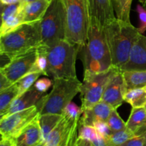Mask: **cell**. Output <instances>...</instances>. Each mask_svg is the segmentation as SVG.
I'll list each match as a JSON object with an SVG mask.
<instances>
[{
    "label": "cell",
    "instance_id": "484cf974",
    "mask_svg": "<svg viewBox=\"0 0 146 146\" xmlns=\"http://www.w3.org/2000/svg\"><path fill=\"white\" fill-rule=\"evenodd\" d=\"M22 24H24V21H23L22 9H21V10L19 13L9 17L4 21H1L0 36L4 35V34H7L10 31L16 29L17 27H19Z\"/></svg>",
    "mask_w": 146,
    "mask_h": 146
},
{
    "label": "cell",
    "instance_id": "ba28073f",
    "mask_svg": "<svg viewBox=\"0 0 146 146\" xmlns=\"http://www.w3.org/2000/svg\"><path fill=\"white\" fill-rule=\"evenodd\" d=\"M118 69L113 66L104 72H84V81L80 89L82 109L91 108L101 101L106 86Z\"/></svg>",
    "mask_w": 146,
    "mask_h": 146
},
{
    "label": "cell",
    "instance_id": "e0dca14e",
    "mask_svg": "<svg viewBox=\"0 0 146 146\" xmlns=\"http://www.w3.org/2000/svg\"><path fill=\"white\" fill-rule=\"evenodd\" d=\"M51 3V0H34L29 2L23 1L22 14L24 23L41 21Z\"/></svg>",
    "mask_w": 146,
    "mask_h": 146
},
{
    "label": "cell",
    "instance_id": "277c9868",
    "mask_svg": "<svg viewBox=\"0 0 146 146\" xmlns=\"http://www.w3.org/2000/svg\"><path fill=\"white\" fill-rule=\"evenodd\" d=\"M79 46L63 39L51 47L46 46V76L55 78H77L76 61Z\"/></svg>",
    "mask_w": 146,
    "mask_h": 146
},
{
    "label": "cell",
    "instance_id": "8992f818",
    "mask_svg": "<svg viewBox=\"0 0 146 146\" xmlns=\"http://www.w3.org/2000/svg\"><path fill=\"white\" fill-rule=\"evenodd\" d=\"M66 11V39L82 46L88 39L90 15L88 0H61Z\"/></svg>",
    "mask_w": 146,
    "mask_h": 146
},
{
    "label": "cell",
    "instance_id": "2e32d148",
    "mask_svg": "<svg viewBox=\"0 0 146 146\" xmlns=\"http://www.w3.org/2000/svg\"><path fill=\"white\" fill-rule=\"evenodd\" d=\"M38 117L29 124L17 137L13 138L14 146H36L41 142H44Z\"/></svg>",
    "mask_w": 146,
    "mask_h": 146
},
{
    "label": "cell",
    "instance_id": "83f0119b",
    "mask_svg": "<svg viewBox=\"0 0 146 146\" xmlns=\"http://www.w3.org/2000/svg\"><path fill=\"white\" fill-rule=\"evenodd\" d=\"M42 74L38 72H31L29 73L24 77L19 80L16 84H17L19 89L20 94L28 91L30 88L33 86V84H35L36 81L38 80V77Z\"/></svg>",
    "mask_w": 146,
    "mask_h": 146
},
{
    "label": "cell",
    "instance_id": "d6a6232c",
    "mask_svg": "<svg viewBox=\"0 0 146 146\" xmlns=\"http://www.w3.org/2000/svg\"><path fill=\"white\" fill-rule=\"evenodd\" d=\"M94 127L96 128L97 133L105 138L109 136L113 133L106 121H97L94 123Z\"/></svg>",
    "mask_w": 146,
    "mask_h": 146
},
{
    "label": "cell",
    "instance_id": "5b68a950",
    "mask_svg": "<svg viewBox=\"0 0 146 146\" xmlns=\"http://www.w3.org/2000/svg\"><path fill=\"white\" fill-rule=\"evenodd\" d=\"M82 82L77 78H55L51 92L44 96L36 104L40 115L61 114L65 107L80 93Z\"/></svg>",
    "mask_w": 146,
    "mask_h": 146
},
{
    "label": "cell",
    "instance_id": "4fadbf2b",
    "mask_svg": "<svg viewBox=\"0 0 146 146\" xmlns=\"http://www.w3.org/2000/svg\"><path fill=\"white\" fill-rule=\"evenodd\" d=\"M90 18H93L104 28L115 20L111 0H88Z\"/></svg>",
    "mask_w": 146,
    "mask_h": 146
},
{
    "label": "cell",
    "instance_id": "603a6c76",
    "mask_svg": "<svg viewBox=\"0 0 146 146\" xmlns=\"http://www.w3.org/2000/svg\"><path fill=\"white\" fill-rule=\"evenodd\" d=\"M146 119V107L133 108L126 122L127 128L134 134L142 126Z\"/></svg>",
    "mask_w": 146,
    "mask_h": 146
},
{
    "label": "cell",
    "instance_id": "9a60e30c",
    "mask_svg": "<svg viewBox=\"0 0 146 146\" xmlns=\"http://www.w3.org/2000/svg\"><path fill=\"white\" fill-rule=\"evenodd\" d=\"M113 109L109 104L103 101H100L91 108L82 109V114L79 122L87 125L94 126L97 121H106L111 115Z\"/></svg>",
    "mask_w": 146,
    "mask_h": 146
},
{
    "label": "cell",
    "instance_id": "3957f363",
    "mask_svg": "<svg viewBox=\"0 0 146 146\" xmlns=\"http://www.w3.org/2000/svg\"><path fill=\"white\" fill-rule=\"evenodd\" d=\"M40 21L24 23L16 29L0 36V54L10 60L24 54L41 44Z\"/></svg>",
    "mask_w": 146,
    "mask_h": 146
},
{
    "label": "cell",
    "instance_id": "b9f144b4",
    "mask_svg": "<svg viewBox=\"0 0 146 146\" xmlns=\"http://www.w3.org/2000/svg\"><path fill=\"white\" fill-rule=\"evenodd\" d=\"M140 2L143 4V6L144 7V8L146 9V0H139Z\"/></svg>",
    "mask_w": 146,
    "mask_h": 146
},
{
    "label": "cell",
    "instance_id": "836d02e7",
    "mask_svg": "<svg viewBox=\"0 0 146 146\" xmlns=\"http://www.w3.org/2000/svg\"><path fill=\"white\" fill-rule=\"evenodd\" d=\"M137 12L139 16L140 25L138 27V31L141 34H143L146 31V9L144 8L143 6L138 4L136 7Z\"/></svg>",
    "mask_w": 146,
    "mask_h": 146
},
{
    "label": "cell",
    "instance_id": "4316f807",
    "mask_svg": "<svg viewBox=\"0 0 146 146\" xmlns=\"http://www.w3.org/2000/svg\"><path fill=\"white\" fill-rule=\"evenodd\" d=\"M37 49H38V56L30 73L38 72L41 73L42 75L46 76L47 64H48L46 57V46L41 44L37 48Z\"/></svg>",
    "mask_w": 146,
    "mask_h": 146
},
{
    "label": "cell",
    "instance_id": "ee69618b",
    "mask_svg": "<svg viewBox=\"0 0 146 146\" xmlns=\"http://www.w3.org/2000/svg\"><path fill=\"white\" fill-rule=\"evenodd\" d=\"M45 145H46L45 142H41V143H39L38 145H37L36 146H45Z\"/></svg>",
    "mask_w": 146,
    "mask_h": 146
},
{
    "label": "cell",
    "instance_id": "f35d334b",
    "mask_svg": "<svg viewBox=\"0 0 146 146\" xmlns=\"http://www.w3.org/2000/svg\"><path fill=\"white\" fill-rule=\"evenodd\" d=\"M146 133V119L143 125L135 133V136H143Z\"/></svg>",
    "mask_w": 146,
    "mask_h": 146
},
{
    "label": "cell",
    "instance_id": "7a4b0ae2",
    "mask_svg": "<svg viewBox=\"0 0 146 146\" xmlns=\"http://www.w3.org/2000/svg\"><path fill=\"white\" fill-rule=\"evenodd\" d=\"M113 66L121 70L129 58L134 43L141 33L131 22L115 19L104 27Z\"/></svg>",
    "mask_w": 146,
    "mask_h": 146
},
{
    "label": "cell",
    "instance_id": "ffe728a7",
    "mask_svg": "<svg viewBox=\"0 0 146 146\" xmlns=\"http://www.w3.org/2000/svg\"><path fill=\"white\" fill-rule=\"evenodd\" d=\"M64 115L61 114L46 113L38 115V121L42 133L43 140L46 142L50 133L55 128L62 120Z\"/></svg>",
    "mask_w": 146,
    "mask_h": 146
},
{
    "label": "cell",
    "instance_id": "8d00e7d4",
    "mask_svg": "<svg viewBox=\"0 0 146 146\" xmlns=\"http://www.w3.org/2000/svg\"><path fill=\"white\" fill-rule=\"evenodd\" d=\"M12 84L3 74H0V91L9 88Z\"/></svg>",
    "mask_w": 146,
    "mask_h": 146
},
{
    "label": "cell",
    "instance_id": "ac0fdd59",
    "mask_svg": "<svg viewBox=\"0 0 146 146\" xmlns=\"http://www.w3.org/2000/svg\"><path fill=\"white\" fill-rule=\"evenodd\" d=\"M79 120H76V121H79ZM76 121L70 120L64 115L62 120L58 123V125L48 135L45 142V146H58L68 129Z\"/></svg>",
    "mask_w": 146,
    "mask_h": 146
},
{
    "label": "cell",
    "instance_id": "44dd1931",
    "mask_svg": "<svg viewBox=\"0 0 146 146\" xmlns=\"http://www.w3.org/2000/svg\"><path fill=\"white\" fill-rule=\"evenodd\" d=\"M20 95L17 84H14L9 88L0 91V117H2L9 108L11 103Z\"/></svg>",
    "mask_w": 146,
    "mask_h": 146
},
{
    "label": "cell",
    "instance_id": "cb8c5ba5",
    "mask_svg": "<svg viewBox=\"0 0 146 146\" xmlns=\"http://www.w3.org/2000/svg\"><path fill=\"white\" fill-rule=\"evenodd\" d=\"M133 0H111L113 8L118 19L131 22L130 12Z\"/></svg>",
    "mask_w": 146,
    "mask_h": 146
},
{
    "label": "cell",
    "instance_id": "7bdbcfd3",
    "mask_svg": "<svg viewBox=\"0 0 146 146\" xmlns=\"http://www.w3.org/2000/svg\"><path fill=\"white\" fill-rule=\"evenodd\" d=\"M144 137V145L143 146H146V133L143 135Z\"/></svg>",
    "mask_w": 146,
    "mask_h": 146
},
{
    "label": "cell",
    "instance_id": "52a82bcc",
    "mask_svg": "<svg viewBox=\"0 0 146 146\" xmlns=\"http://www.w3.org/2000/svg\"><path fill=\"white\" fill-rule=\"evenodd\" d=\"M66 11L61 0H52L41 20L39 29L41 45L51 47L66 39Z\"/></svg>",
    "mask_w": 146,
    "mask_h": 146
},
{
    "label": "cell",
    "instance_id": "7402d4cb",
    "mask_svg": "<svg viewBox=\"0 0 146 146\" xmlns=\"http://www.w3.org/2000/svg\"><path fill=\"white\" fill-rule=\"evenodd\" d=\"M124 102L129 104L133 108L146 107V86L127 91L124 94Z\"/></svg>",
    "mask_w": 146,
    "mask_h": 146
},
{
    "label": "cell",
    "instance_id": "9c48e42d",
    "mask_svg": "<svg viewBox=\"0 0 146 146\" xmlns=\"http://www.w3.org/2000/svg\"><path fill=\"white\" fill-rule=\"evenodd\" d=\"M39 115L36 106L1 118V138L12 140Z\"/></svg>",
    "mask_w": 146,
    "mask_h": 146
},
{
    "label": "cell",
    "instance_id": "8fae6325",
    "mask_svg": "<svg viewBox=\"0 0 146 146\" xmlns=\"http://www.w3.org/2000/svg\"><path fill=\"white\" fill-rule=\"evenodd\" d=\"M125 87L122 71L118 69L111 76L106 86L101 101L117 109L124 102Z\"/></svg>",
    "mask_w": 146,
    "mask_h": 146
},
{
    "label": "cell",
    "instance_id": "5bb4252c",
    "mask_svg": "<svg viewBox=\"0 0 146 146\" xmlns=\"http://www.w3.org/2000/svg\"><path fill=\"white\" fill-rule=\"evenodd\" d=\"M44 96V94L39 92L33 86L28 91L23 94H20L18 97L14 100L9 108H8L5 113L4 114L1 118L4 117L8 116L11 114L19 111H24V110L29 108L31 107L36 105L40 99Z\"/></svg>",
    "mask_w": 146,
    "mask_h": 146
},
{
    "label": "cell",
    "instance_id": "f1b7e54d",
    "mask_svg": "<svg viewBox=\"0 0 146 146\" xmlns=\"http://www.w3.org/2000/svg\"><path fill=\"white\" fill-rule=\"evenodd\" d=\"M106 123L113 132L121 131L126 128V123L123 121L122 118L117 112V109H113L111 115L107 119Z\"/></svg>",
    "mask_w": 146,
    "mask_h": 146
},
{
    "label": "cell",
    "instance_id": "d6986e66",
    "mask_svg": "<svg viewBox=\"0 0 146 146\" xmlns=\"http://www.w3.org/2000/svg\"><path fill=\"white\" fill-rule=\"evenodd\" d=\"M122 74L125 93L128 90L146 86V71H123Z\"/></svg>",
    "mask_w": 146,
    "mask_h": 146
},
{
    "label": "cell",
    "instance_id": "ab89813d",
    "mask_svg": "<svg viewBox=\"0 0 146 146\" xmlns=\"http://www.w3.org/2000/svg\"><path fill=\"white\" fill-rule=\"evenodd\" d=\"M0 146H14L12 140L7 139V138H1Z\"/></svg>",
    "mask_w": 146,
    "mask_h": 146
},
{
    "label": "cell",
    "instance_id": "6da1fadb",
    "mask_svg": "<svg viewBox=\"0 0 146 146\" xmlns=\"http://www.w3.org/2000/svg\"><path fill=\"white\" fill-rule=\"evenodd\" d=\"M78 54L84 72H104L113 67L104 28L94 19L90 18L88 39L79 46Z\"/></svg>",
    "mask_w": 146,
    "mask_h": 146
},
{
    "label": "cell",
    "instance_id": "4dcf8cb0",
    "mask_svg": "<svg viewBox=\"0 0 146 146\" xmlns=\"http://www.w3.org/2000/svg\"><path fill=\"white\" fill-rule=\"evenodd\" d=\"M81 114H82L81 107H79L71 101L65 107L63 111L62 115L68 118V119L76 121V120L80 119Z\"/></svg>",
    "mask_w": 146,
    "mask_h": 146
},
{
    "label": "cell",
    "instance_id": "e575fe53",
    "mask_svg": "<svg viewBox=\"0 0 146 146\" xmlns=\"http://www.w3.org/2000/svg\"><path fill=\"white\" fill-rule=\"evenodd\" d=\"M144 137L143 136H134L128 141H125L123 143L116 146H143Z\"/></svg>",
    "mask_w": 146,
    "mask_h": 146
},
{
    "label": "cell",
    "instance_id": "1f68e13d",
    "mask_svg": "<svg viewBox=\"0 0 146 146\" xmlns=\"http://www.w3.org/2000/svg\"><path fill=\"white\" fill-rule=\"evenodd\" d=\"M53 84H54V81H52L51 79L47 78H41L36 81L34 86L38 91L42 94H45Z\"/></svg>",
    "mask_w": 146,
    "mask_h": 146
},
{
    "label": "cell",
    "instance_id": "60d3db41",
    "mask_svg": "<svg viewBox=\"0 0 146 146\" xmlns=\"http://www.w3.org/2000/svg\"><path fill=\"white\" fill-rule=\"evenodd\" d=\"M0 1L3 5H11L21 2V0H0Z\"/></svg>",
    "mask_w": 146,
    "mask_h": 146
},
{
    "label": "cell",
    "instance_id": "f546056e",
    "mask_svg": "<svg viewBox=\"0 0 146 146\" xmlns=\"http://www.w3.org/2000/svg\"><path fill=\"white\" fill-rule=\"evenodd\" d=\"M98 135L96 130L94 126L83 124L78 121V138L93 142Z\"/></svg>",
    "mask_w": 146,
    "mask_h": 146
},
{
    "label": "cell",
    "instance_id": "30bf717a",
    "mask_svg": "<svg viewBox=\"0 0 146 146\" xmlns=\"http://www.w3.org/2000/svg\"><path fill=\"white\" fill-rule=\"evenodd\" d=\"M37 48L11 58L9 63L1 67L0 74H3L11 84H15L30 73L38 56Z\"/></svg>",
    "mask_w": 146,
    "mask_h": 146
},
{
    "label": "cell",
    "instance_id": "7c38bea8",
    "mask_svg": "<svg viewBox=\"0 0 146 146\" xmlns=\"http://www.w3.org/2000/svg\"><path fill=\"white\" fill-rule=\"evenodd\" d=\"M121 71H146V36L142 34L134 43L129 58Z\"/></svg>",
    "mask_w": 146,
    "mask_h": 146
},
{
    "label": "cell",
    "instance_id": "d590c367",
    "mask_svg": "<svg viewBox=\"0 0 146 146\" xmlns=\"http://www.w3.org/2000/svg\"><path fill=\"white\" fill-rule=\"evenodd\" d=\"M71 146H94V144L89 141H87V140L82 139V138H80L77 137L76 139L74 141V142L73 143V144Z\"/></svg>",
    "mask_w": 146,
    "mask_h": 146
},
{
    "label": "cell",
    "instance_id": "f6af8a7d",
    "mask_svg": "<svg viewBox=\"0 0 146 146\" xmlns=\"http://www.w3.org/2000/svg\"><path fill=\"white\" fill-rule=\"evenodd\" d=\"M21 1H24V2H29V1H34V0H21ZM51 1H52V0H51Z\"/></svg>",
    "mask_w": 146,
    "mask_h": 146
},
{
    "label": "cell",
    "instance_id": "d4e9b609",
    "mask_svg": "<svg viewBox=\"0 0 146 146\" xmlns=\"http://www.w3.org/2000/svg\"><path fill=\"white\" fill-rule=\"evenodd\" d=\"M135 136V134L128 128L113 132L109 136L106 138L107 146H116L123 143L125 141Z\"/></svg>",
    "mask_w": 146,
    "mask_h": 146
},
{
    "label": "cell",
    "instance_id": "74e56055",
    "mask_svg": "<svg viewBox=\"0 0 146 146\" xmlns=\"http://www.w3.org/2000/svg\"><path fill=\"white\" fill-rule=\"evenodd\" d=\"M91 143L94 144V146H107L106 138L98 133L96 139Z\"/></svg>",
    "mask_w": 146,
    "mask_h": 146
}]
</instances>
